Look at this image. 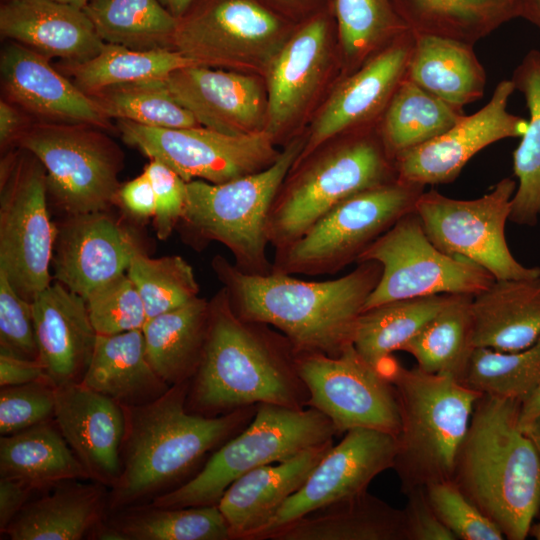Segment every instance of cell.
Wrapping results in <instances>:
<instances>
[{
	"mask_svg": "<svg viewBox=\"0 0 540 540\" xmlns=\"http://www.w3.org/2000/svg\"><path fill=\"white\" fill-rule=\"evenodd\" d=\"M209 302L206 343L189 383L187 410L216 417L262 403L306 408L309 392L289 339L268 324L240 318L223 287Z\"/></svg>",
	"mask_w": 540,
	"mask_h": 540,
	"instance_id": "cell-1",
	"label": "cell"
},
{
	"mask_svg": "<svg viewBox=\"0 0 540 540\" xmlns=\"http://www.w3.org/2000/svg\"><path fill=\"white\" fill-rule=\"evenodd\" d=\"M211 267L240 318L277 329L296 354L331 357L353 345L366 300L382 272L378 262L364 261L340 278L306 281L294 275L247 274L221 255L213 257Z\"/></svg>",
	"mask_w": 540,
	"mask_h": 540,
	"instance_id": "cell-2",
	"label": "cell"
},
{
	"mask_svg": "<svg viewBox=\"0 0 540 540\" xmlns=\"http://www.w3.org/2000/svg\"><path fill=\"white\" fill-rule=\"evenodd\" d=\"M189 383L171 386L148 404L123 407L121 473L109 489L108 512L152 500L179 486L208 453L252 420L257 405L216 417L189 412Z\"/></svg>",
	"mask_w": 540,
	"mask_h": 540,
	"instance_id": "cell-3",
	"label": "cell"
},
{
	"mask_svg": "<svg viewBox=\"0 0 540 540\" xmlns=\"http://www.w3.org/2000/svg\"><path fill=\"white\" fill-rule=\"evenodd\" d=\"M520 403L481 395L452 476L509 540H524L540 513V456L519 426Z\"/></svg>",
	"mask_w": 540,
	"mask_h": 540,
	"instance_id": "cell-4",
	"label": "cell"
},
{
	"mask_svg": "<svg viewBox=\"0 0 540 540\" xmlns=\"http://www.w3.org/2000/svg\"><path fill=\"white\" fill-rule=\"evenodd\" d=\"M396 390L401 428L393 465L405 491L452 479L455 461L483 393L458 379L391 359L381 370Z\"/></svg>",
	"mask_w": 540,
	"mask_h": 540,
	"instance_id": "cell-5",
	"label": "cell"
},
{
	"mask_svg": "<svg viewBox=\"0 0 540 540\" xmlns=\"http://www.w3.org/2000/svg\"><path fill=\"white\" fill-rule=\"evenodd\" d=\"M306 140L294 139L266 169L222 184L187 182V203L178 224L183 240L195 250L219 242L234 265L252 275H269L268 221L275 197L299 158Z\"/></svg>",
	"mask_w": 540,
	"mask_h": 540,
	"instance_id": "cell-6",
	"label": "cell"
},
{
	"mask_svg": "<svg viewBox=\"0 0 540 540\" xmlns=\"http://www.w3.org/2000/svg\"><path fill=\"white\" fill-rule=\"evenodd\" d=\"M294 164L273 202L268 239L281 249L299 239L345 199L397 180L395 160L380 133L357 135L320 154L312 152ZM297 160V161H299Z\"/></svg>",
	"mask_w": 540,
	"mask_h": 540,
	"instance_id": "cell-7",
	"label": "cell"
},
{
	"mask_svg": "<svg viewBox=\"0 0 540 540\" xmlns=\"http://www.w3.org/2000/svg\"><path fill=\"white\" fill-rule=\"evenodd\" d=\"M337 431L320 411L258 404L248 425L217 448L204 466L150 504L179 508L218 505L225 490L240 476L267 464L333 443Z\"/></svg>",
	"mask_w": 540,
	"mask_h": 540,
	"instance_id": "cell-8",
	"label": "cell"
},
{
	"mask_svg": "<svg viewBox=\"0 0 540 540\" xmlns=\"http://www.w3.org/2000/svg\"><path fill=\"white\" fill-rule=\"evenodd\" d=\"M85 123H28L14 145L46 171L48 196L67 216L107 211L116 203L124 152L105 132Z\"/></svg>",
	"mask_w": 540,
	"mask_h": 540,
	"instance_id": "cell-9",
	"label": "cell"
},
{
	"mask_svg": "<svg viewBox=\"0 0 540 540\" xmlns=\"http://www.w3.org/2000/svg\"><path fill=\"white\" fill-rule=\"evenodd\" d=\"M425 186L395 180L359 192L331 209L299 239L275 250L272 273L333 275L353 262L415 208Z\"/></svg>",
	"mask_w": 540,
	"mask_h": 540,
	"instance_id": "cell-10",
	"label": "cell"
},
{
	"mask_svg": "<svg viewBox=\"0 0 540 540\" xmlns=\"http://www.w3.org/2000/svg\"><path fill=\"white\" fill-rule=\"evenodd\" d=\"M47 201L42 163L26 149H11L0 164V270L29 302L52 283L57 226Z\"/></svg>",
	"mask_w": 540,
	"mask_h": 540,
	"instance_id": "cell-11",
	"label": "cell"
},
{
	"mask_svg": "<svg viewBox=\"0 0 540 540\" xmlns=\"http://www.w3.org/2000/svg\"><path fill=\"white\" fill-rule=\"evenodd\" d=\"M364 261L378 262L382 268L364 311L402 299L442 294L475 296L495 280L472 261L438 249L414 210L374 241L356 263Z\"/></svg>",
	"mask_w": 540,
	"mask_h": 540,
	"instance_id": "cell-12",
	"label": "cell"
},
{
	"mask_svg": "<svg viewBox=\"0 0 540 540\" xmlns=\"http://www.w3.org/2000/svg\"><path fill=\"white\" fill-rule=\"evenodd\" d=\"M516 188L517 182L507 177L471 200L424 191L414 211L430 241L444 253L466 258L498 280L539 277L540 267L521 264L506 241L505 227Z\"/></svg>",
	"mask_w": 540,
	"mask_h": 540,
	"instance_id": "cell-13",
	"label": "cell"
},
{
	"mask_svg": "<svg viewBox=\"0 0 540 540\" xmlns=\"http://www.w3.org/2000/svg\"><path fill=\"white\" fill-rule=\"evenodd\" d=\"M287 30L265 0H195L178 18L174 50L202 66H253L272 59Z\"/></svg>",
	"mask_w": 540,
	"mask_h": 540,
	"instance_id": "cell-14",
	"label": "cell"
},
{
	"mask_svg": "<svg viewBox=\"0 0 540 540\" xmlns=\"http://www.w3.org/2000/svg\"><path fill=\"white\" fill-rule=\"evenodd\" d=\"M123 141L158 159L184 181L222 184L262 171L280 155L275 136L266 129L228 135L203 126L162 128L118 120Z\"/></svg>",
	"mask_w": 540,
	"mask_h": 540,
	"instance_id": "cell-15",
	"label": "cell"
},
{
	"mask_svg": "<svg viewBox=\"0 0 540 540\" xmlns=\"http://www.w3.org/2000/svg\"><path fill=\"white\" fill-rule=\"evenodd\" d=\"M309 392L307 407L323 413L337 434L368 428L398 436L400 410L394 385L350 345L335 357L296 354Z\"/></svg>",
	"mask_w": 540,
	"mask_h": 540,
	"instance_id": "cell-16",
	"label": "cell"
},
{
	"mask_svg": "<svg viewBox=\"0 0 540 540\" xmlns=\"http://www.w3.org/2000/svg\"><path fill=\"white\" fill-rule=\"evenodd\" d=\"M396 453L397 436L393 434L368 428L347 431L254 540H265L269 533L289 522L367 491L377 475L393 468Z\"/></svg>",
	"mask_w": 540,
	"mask_h": 540,
	"instance_id": "cell-17",
	"label": "cell"
},
{
	"mask_svg": "<svg viewBox=\"0 0 540 540\" xmlns=\"http://www.w3.org/2000/svg\"><path fill=\"white\" fill-rule=\"evenodd\" d=\"M514 91L511 79L500 81L479 111L466 115L436 138L396 156L397 179L422 186L452 182L466 163L488 145L522 137L528 121L507 110Z\"/></svg>",
	"mask_w": 540,
	"mask_h": 540,
	"instance_id": "cell-18",
	"label": "cell"
},
{
	"mask_svg": "<svg viewBox=\"0 0 540 540\" xmlns=\"http://www.w3.org/2000/svg\"><path fill=\"white\" fill-rule=\"evenodd\" d=\"M140 251L134 232L106 211L67 216L57 226L53 277L86 300L127 273Z\"/></svg>",
	"mask_w": 540,
	"mask_h": 540,
	"instance_id": "cell-19",
	"label": "cell"
},
{
	"mask_svg": "<svg viewBox=\"0 0 540 540\" xmlns=\"http://www.w3.org/2000/svg\"><path fill=\"white\" fill-rule=\"evenodd\" d=\"M413 46L410 31L362 64L332 92L312 126L302 159L326 142L382 115L405 77Z\"/></svg>",
	"mask_w": 540,
	"mask_h": 540,
	"instance_id": "cell-20",
	"label": "cell"
},
{
	"mask_svg": "<svg viewBox=\"0 0 540 540\" xmlns=\"http://www.w3.org/2000/svg\"><path fill=\"white\" fill-rule=\"evenodd\" d=\"M54 421L90 480L112 488L121 473L123 407L82 383L57 386Z\"/></svg>",
	"mask_w": 540,
	"mask_h": 540,
	"instance_id": "cell-21",
	"label": "cell"
},
{
	"mask_svg": "<svg viewBox=\"0 0 540 540\" xmlns=\"http://www.w3.org/2000/svg\"><path fill=\"white\" fill-rule=\"evenodd\" d=\"M166 82L200 126L228 135L265 129L267 102L251 76L195 64L172 72Z\"/></svg>",
	"mask_w": 540,
	"mask_h": 540,
	"instance_id": "cell-22",
	"label": "cell"
},
{
	"mask_svg": "<svg viewBox=\"0 0 540 540\" xmlns=\"http://www.w3.org/2000/svg\"><path fill=\"white\" fill-rule=\"evenodd\" d=\"M49 60L15 41L4 46L0 57L1 83L9 101L41 121L85 123L111 129L110 118L97 103Z\"/></svg>",
	"mask_w": 540,
	"mask_h": 540,
	"instance_id": "cell-23",
	"label": "cell"
},
{
	"mask_svg": "<svg viewBox=\"0 0 540 540\" xmlns=\"http://www.w3.org/2000/svg\"><path fill=\"white\" fill-rule=\"evenodd\" d=\"M32 310L46 377L55 387L80 383L97 339L86 300L56 281L35 296Z\"/></svg>",
	"mask_w": 540,
	"mask_h": 540,
	"instance_id": "cell-24",
	"label": "cell"
},
{
	"mask_svg": "<svg viewBox=\"0 0 540 540\" xmlns=\"http://www.w3.org/2000/svg\"><path fill=\"white\" fill-rule=\"evenodd\" d=\"M0 33L51 59L83 62L105 42L84 10L53 0H7L0 7Z\"/></svg>",
	"mask_w": 540,
	"mask_h": 540,
	"instance_id": "cell-25",
	"label": "cell"
},
{
	"mask_svg": "<svg viewBox=\"0 0 540 540\" xmlns=\"http://www.w3.org/2000/svg\"><path fill=\"white\" fill-rule=\"evenodd\" d=\"M333 443L307 449L284 461L257 467L237 478L218 507L232 540H254L281 506L304 484Z\"/></svg>",
	"mask_w": 540,
	"mask_h": 540,
	"instance_id": "cell-26",
	"label": "cell"
},
{
	"mask_svg": "<svg viewBox=\"0 0 540 540\" xmlns=\"http://www.w3.org/2000/svg\"><path fill=\"white\" fill-rule=\"evenodd\" d=\"M329 20L312 15L270 60L267 76V126L274 136L305 105L328 55Z\"/></svg>",
	"mask_w": 540,
	"mask_h": 540,
	"instance_id": "cell-27",
	"label": "cell"
},
{
	"mask_svg": "<svg viewBox=\"0 0 540 540\" xmlns=\"http://www.w3.org/2000/svg\"><path fill=\"white\" fill-rule=\"evenodd\" d=\"M109 488L93 481L68 480L28 501L1 533L11 540L89 538L108 512Z\"/></svg>",
	"mask_w": 540,
	"mask_h": 540,
	"instance_id": "cell-28",
	"label": "cell"
},
{
	"mask_svg": "<svg viewBox=\"0 0 540 540\" xmlns=\"http://www.w3.org/2000/svg\"><path fill=\"white\" fill-rule=\"evenodd\" d=\"M475 348L511 352L540 338V276L495 279L472 297Z\"/></svg>",
	"mask_w": 540,
	"mask_h": 540,
	"instance_id": "cell-29",
	"label": "cell"
},
{
	"mask_svg": "<svg viewBox=\"0 0 540 540\" xmlns=\"http://www.w3.org/2000/svg\"><path fill=\"white\" fill-rule=\"evenodd\" d=\"M268 540H406L403 509L364 491L289 522Z\"/></svg>",
	"mask_w": 540,
	"mask_h": 540,
	"instance_id": "cell-30",
	"label": "cell"
},
{
	"mask_svg": "<svg viewBox=\"0 0 540 540\" xmlns=\"http://www.w3.org/2000/svg\"><path fill=\"white\" fill-rule=\"evenodd\" d=\"M80 383L122 407L153 402L171 387L151 366L142 330L97 335L92 358Z\"/></svg>",
	"mask_w": 540,
	"mask_h": 540,
	"instance_id": "cell-31",
	"label": "cell"
},
{
	"mask_svg": "<svg viewBox=\"0 0 540 540\" xmlns=\"http://www.w3.org/2000/svg\"><path fill=\"white\" fill-rule=\"evenodd\" d=\"M405 77L428 93L461 109L483 96L487 79L473 45L417 32H413V46Z\"/></svg>",
	"mask_w": 540,
	"mask_h": 540,
	"instance_id": "cell-32",
	"label": "cell"
},
{
	"mask_svg": "<svg viewBox=\"0 0 540 540\" xmlns=\"http://www.w3.org/2000/svg\"><path fill=\"white\" fill-rule=\"evenodd\" d=\"M210 302L198 297L148 319L142 328L147 358L170 386L190 381L204 351Z\"/></svg>",
	"mask_w": 540,
	"mask_h": 540,
	"instance_id": "cell-33",
	"label": "cell"
},
{
	"mask_svg": "<svg viewBox=\"0 0 540 540\" xmlns=\"http://www.w3.org/2000/svg\"><path fill=\"white\" fill-rule=\"evenodd\" d=\"M0 476L22 479L36 490L90 479L54 419L1 436Z\"/></svg>",
	"mask_w": 540,
	"mask_h": 540,
	"instance_id": "cell-34",
	"label": "cell"
},
{
	"mask_svg": "<svg viewBox=\"0 0 540 540\" xmlns=\"http://www.w3.org/2000/svg\"><path fill=\"white\" fill-rule=\"evenodd\" d=\"M411 31L474 45L521 17L523 0H393Z\"/></svg>",
	"mask_w": 540,
	"mask_h": 540,
	"instance_id": "cell-35",
	"label": "cell"
},
{
	"mask_svg": "<svg viewBox=\"0 0 540 540\" xmlns=\"http://www.w3.org/2000/svg\"><path fill=\"white\" fill-rule=\"evenodd\" d=\"M472 297L452 295L449 302L401 351L412 355L421 370L449 375L464 383L475 349Z\"/></svg>",
	"mask_w": 540,
	"mask_h": 540,
	"instance_id": "cell-36",
	"label": "cell"
},
{
	"mask_svg": "<svg viewBox=\"0 0 540 540\" xmlns=\"http://www.w3.org/2000/svg\"><path fill=\"white\" fill-rule=\"evenodd\" d=\"M466 115L404 77L383 114L379 133L392 158L441 135Z\"/></svg>",
	"mask_w": 540,
	"mask_h": 540,
	"instance_id": "cell-37",
	"label": "cell"
},
{
	"mask_svg": "<svg viewBox=\"0 0 540 540\" xmlns=\"http://www.w3.org/2000/svg\"><path fill=\"white\" fill-rule=\"evenodd\" d=\"M451 297L442 294L395 300L363 311L354 335L355 349L380 371L392 353L401 351Z\"/></svg>",
	"mask_w": 540,
	"mask_h": 540,
	"instance_id": "cell-38",
	"label": "cell"
},
{
	"mask_svg": "<svg viewBox=\"0 0 540 540\" xmlns=\"http://www.w3.org/2000/svg\"><path fill=\"white\" fill-rule=\"evenodd\" d=\"M515 90L525 98L530 112L528 127L513 153L517 188L509 221L535 226L540 218V51L526 53L512 78Z\"/></svg>",
	"mask_w": 540,
	"mask_h": 540,
	"instance_id": "cell-39",
	"label": "cell"
},
{
	"mask_svg": "<svg viewBox=\"0 0 540 540\" xmlns=\"http://www.w3.org/2000/svg\"><path fill=\"white\" fill-rule=\"evenodd\" d=\"M110 514L105 522L121 540H232L218 505L168 508L149 503Z\"/></svg>",
	"mask_w": 540,
	"mask_h": 540,
	"instance_id": "cell-40",
	"label": "cell"
},
{
	"mask_svg": "<svg viewBox=\"0 0 540 540\" xmlns=\"http://www.w3.org/2000/svg\"><path fill=\"white\" fill-rule=\"evenodd\" d=\"M83 10L105 43L174 50L178 18L159 0H89Z\"/></svg>",
	"mask_w": 540,
	"mask_h": 540,
	"instance_id": "cell-41",
	"label": "cell"
},
{
	"mask_svg": "<svg viewBox=\"0 0 540 540\" xmlns=\"http://www.w3.org/2000/svg\"><path fill=\"white\" fill-rule=\"evenodd\" d=\"M195 64L172 49L138 51L105 43L101 51L89 60L63 61L60 67L82 92L91 95L113 85L166 78L180 68Z\"/></svg>",
	"mask_w": 540,
	"mask_h": 540,
	"instance_id": "cell-42",
	"label": "cell"
},
{
	"mask_svg": "<svg viewBox=\"0 0 540 540\" xmlns=\"http://www.w3.org/2000/svg\"><path fill=\"white\" fill-rule=\"evenodd\" d=\"M331 9L350 63L364 64L411 31L393 0H331Z\"/></svg>",
	"mask_w": 540,
	"mask_h": 540,
	"instance_id": "cell-43",
	"label": "cell"
},
{
	"mask_svg": "<svg viewBox=\"0 0 540 540\" xmlns=\"http://www.w3.org/2000/svg\"><path fill=\"white\" fill-rule=\"evenodd\" d=\"M108 118L162 128L200 126L172 96L166 78L109 86L89 95Z\"/></svg>",
	"mask_w": 540,
	"mask_h": 540,
	"instance_id": "cell-44",
	"label": "cell"
},
{
	"mask_svg": "<svg viewBox=\"0 0 540 540\" xmlns=\"http://www.w3.org/2000/svg\"><path fill=\"white\" fill-rule=\"evenodd\" d=\"M540 381V338L511 352L474 349L464 383L483 393L522 402Z\"/></svg>",
	"mask_w": 540,
	"mask_h": 540,
	"instance_id": "cell-45",
	"label": "cell"
},
{
	"mask_svg": "<svg viewBox=\"0 0 540 540\" xmlns=\"http://www.w3.org/2000/svg\"><path fill=\"white\" fill-rule=\"evenodd\" d=\"M127 275L144 302L147 320L199 297L193 268L179 255L151 258L140 251L132 258Z\"/></svg>",
	"mask_w": 540,
	"mask_h": 540,
	"instance_id": "cell-46",
	"label": "cell"
},
{
	"mask_svg": "<svg viewBox=\"0 0 540 540\" xmlns=\"http://www.w3.org/2000/svg\"><path fill=\"white\" fill-rule=\"evenodd\" d=\"M86 303L97 335L142 330L147 321L144 302L127 273L96 290Z\"/></svg>",
	"mask_w": 540,
	"mask_h": 540,
	"instance_id": "cell-47",
	"label": "cell"
},
{
	"mask_svg": "<svg viewBox=\"0 0 540 540\" xmlns=\"http://www.w3.org/2000/svg\"><path fill=\"white\" fill-rule=\"evenodd\" d=\"M441 522L457 540H502V531L460 490L453 479L423 487Z\"/></svg>",
	"mask_w": 540,
	"mask_h": 540,
	"instance_id": "cell-48",
	"label": "cell"
},
{
	"mask_svg": "<svg viewBox=\"0 0 540 540\" xmlns=\"http://www.w3.org/2000/svg\"><path fill=\"white\" fill-rule=\"evenodd\" d=\"M55 386L44 377L0 390V434L11 435L54 419Z\"/></svg>",
	"mask_w": 540,
	"mask_h": 540,
	"instance_id": "cell-49",
	"label": "cell"
},
{
	"mask_svg": "<svg viewBox=\"0 0 540 540\" xmlns=\"http://www.w3.org/2000/svg\"><path fill=\"white\" fill-rule=\"evenodd\" d=\"M0 352L31 360L39 356L32 302L15 291L3 270H0Z\"/></svg>",
	"mask_w": 540,
	"mask_h": 540,
	"instance_id": "cell-50",
	"label": "cell"
},
{
	"mask_svg": "<svg viewBox=\"0 0 540 540\" xmlns=\"http://www.w3.org/2000/svg\"><path fill=\"white\" fill-rule=\"evenodd\" d=\"M144 172L152 184L156 212L153 218L157 238L167 239L184 214L187 203V182L158 159H150Z\"/></svg>",
	"mask_w": 540,
	"mask_h": 540,
	"instance_id": "cell-51",
	"label": "cell"
},
{
	"mask_svg": "<svg viewBox=\"0 0 540 540\" xmlns=\"http://www.w3.org/2000/svg\"><path fill=\"white\" fill-rule=\"evenodd\" d=\"M406 540H457L430 505L423 487L404 492Z\"/></svg>",
	"mask_w": 540,
	"mask_h": 540,
	"instance_id": "cell-52",
	"label": "cell"
},
{
	"mask_svg": "<svg viewBox=\"0 0 540 540\" xmlns=\"http://www.w3.org/2000/svg\"><path fill=\"white\" fill-rule=\"evenodd\" d=\"M116 202L134 219L143 221L154 218L156 199L147 174L143 171L139 176L121 185Z\"/></svg>",
	"mask_w": 540,
	"mask_h": 540,
	"instance_id": "cell-53",
	"label": "cell"
},
{
	"mask_svg": "<svg viewBox=\"0 0 540 540\" xmlns=\"http://www.w3.org/2000/svg\"><path fill=\"white\" fill-rule=\"evenodd\" d=\"M36 489L28 482L14 477H0V533H2Z\"/></svg>",
	"mask_w": 540,
	"mask_h": 540,
	"instance_id": "cell-54",
	"label": "cell"
},
{
	"mask_svg": "<svg viewBox=\"0 0 540 540\" xmlns=\"http://www.w3.org/2000/svg\"><path fill=\"white\" fill-rule=\"evenodd\" d=\"M46 377L41 362L0 352V386H14Z\"/></svg>",
	"mask_w": 540,
	"mask_h": 540,
	"instance_id": "cell-55",
	"label": "cell"
},
{
	"mask_svg": "<svg viewBox=\"0 0 540 540\" xmlns=\"http://www.w3.org/2000/svg\"><path fill=\"white\" fill-rule=\"evenodd\" d=\"M27 125L19 110L9 100L0 101V145L1 149L13 145L20 132Z\"/></svg>",
	"mask_w": 540,
	"mask_h": 540,
	"instance_id": "cell-56",
	"label": "cell"
},
{
	"mask_svg": "<svg viewBox=\"0 0 540 540\" xmlns=\"http://www.w3.org/2000/svg\"><path fill=\"white\" fill-rule=\"evenodd\" d=\"M540 414V381L520 403L519 426L522 429Z\"/></svg>",
	"mask_w": 540,
	"mask_h": 540,
	"instance_id": "cell-57",
	"label": "cell"
},
{
	"mask_svg": "<svg viewBox=\"0 0 540 540\" xmlns=\"http://www.w3.org/2000/svg\"><path fill=\"white\" fill-rule=\"evenodd\" d=\"M521 17L540 30V0H523Z\"/></svg>",
	"mask_w": 540,
	"mask_h": 540,
	"instance_id": "cell-58",
	"label": "cell"
},
{
	"mask_svg": "<svg viewBox=\"0 0 540 540\" xmlns=\"http://www.w3.org/2000/svg\"><path fill=\"white\" fill-rule=\"evenodd\" d=\"M521 430L531 440L540 456V414Z\"/></svg>",
	"mask_w": 540,
	"mask_h": 540,
	"instance_id": "cell-59",
	"label": "cell"
},
{
	"mask_svg": "<svg viewBox=\"0 0 540 540\" xmlns=\"http://www.w3.org/2000/svg\"><path fill=\"white\" fill-rule=\"evenodd\" d=\"M176 18H180L195 0H159Z\"/></svg>",
	"mask_w": 540,
	"mask_h": 540,
	"instance_id": "cell-60",
	"label": "cell"
},
{
	"mask_svg": "<svg viewBox=\"0 0 540 540\" xmlns=\"http://www.w3.org/2000/svg\"><path fill=\"white\" fill-rule=\"evenodd\" d=\"M268 4L269 1H274L277 3V5L285 6V7H303L310 4L312 0H265Z\"/></svg>",
	"mask_w": 540,
	"mask_h": 540,
	"instance_id": "cell-61",
	"label": "cell"
},
{
	"mask_svg": "<svg viewBox=\"0 0 540 540\" xmlns=\"http://www.w3.org/2000/svg\"><path fill=\"white\" fill-rule=\"evenodd\" d=\"M53 1L63 3V4H67V5H71L73 7H76V8L82 9V10L84 9V7L89 2V0H53Z\"/></svg>",
	"mask_w": 540,
	"mask_h": 540,
	"instance_id": "cell-62",
	"label": "cell"
},
{
	"mask_svg": "<svg viewBox=\"0 0 540 540\" xmlns=\"http://www.w3.org/2000/svg\"><path fill=\"white\" fill-rule=\"evenodd\" d=\"M529 535L535 538L536 540H540V519L536 523H532Z\"/></svg>",
	"mask_w": 540,
	"mask_h": 540,
	"instance_id": "cell-63",
	"label": "cell"
},
{
	"mask_svg": "<svg viewBox=\"0 0 540 540\" xmlns=\"http://www.w3.org/2000/svg\"><path fill=\"white\" fill-rule=\"evenodd\" d=\"M4 1H7V0H4Z\"/></svg>",
	"mask_w": 540,
	"mask_h": 540,
	"instance_id": "cell-64",
	"label": "cell"
}]
</instances>
